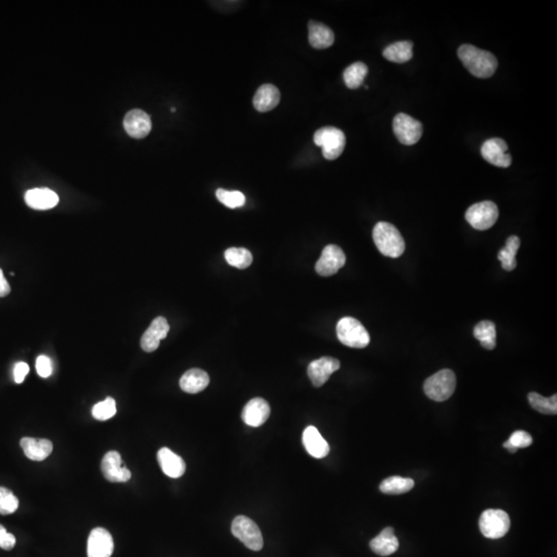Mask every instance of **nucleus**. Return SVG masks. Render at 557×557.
<instances>
[{"label":"nucleus","instance_id":"obj_1","mask_svg":"<svg viewBox=\"0 0 557 557\" xmlns=\"http://www.w3.org/2000/svg\"><path fill=\"white\" fill-rule=\"evenodd\" d=\"M458 54L464 67L475 77L487 79L497 71V59L493 53L480 50L473 45H462Z\"/></svg>","mask_w":557,"mask_h":557},{"label":"nucleus","instance_id":"obj_2","mask_svg":"<svg viewBox=\"0 0 557 557\" xmlns=\"http://www.w3.org/2000/svg\"><path fill=\"white\" fill-rule=\"evenodd\" d=\"M372 239L380 253L387 257L397 258L405 252V241L396 227L390 223H377L372 230Z\"/></svg>","mask_w":557,"mask_h":557},{"label":"nucleus","instance_id":"obj_3","mask_svg":"<svg viewBox=\"0 0 557 557\" xmlns=\"http://www.w3.org/2000/svg\"><path fill=\"white\" fill-rule=\"evenodd\" d=\"M314 143L316 146L322 148V154L325 159L335 161L345 150V133L335 127H323L315 132Z\"/></svg>","mask_w":557,"mask_h":557},{"label":"nucleus","instance_id":"obj_4","mask_svg":"<svg viewBox=\"0 0 557 557\" xmlns=\"http://www.w3.org/2000/svg\"><path fill=\"white\" fill-rule=\"evenodd\" d=\"M337 335L343 345L362 349L370 344V333L366 327L352 317H344L337 322Z\"/></svg>","mask_w":557,"mask_h":557},{"label":"nucleus","instance_id":"obj_5","mask_svg":"<svg viewBox=\"0 0 557 557\" xmlns=\"http://www.w3.org/2000/svg\"><path fill=\"white\" fill-rule=\"evenodd\" d=\"M423 388H425V394L433 401H447L455 391V374L447 368L440 370L425 381Z\"/></svg>","mask_w":557,"mask_h":557},{"label":"nucleus","instance_id":"obj_6","mask_svg":"<svg viewBox=\"0 0 557 557\" xmlns=\"http://www.w3.org/2000/svg\"><path fill=\"white\" fill-rule=\"evenodd\" d=\"M511 521L509 515L503 510H485L479 520L481 532L485 538H501L509 532Z\"/></svg>","mask_w":557,"mask_h":557},{"label":"nucleus","instance_id":"obj_7","mask_svg":"<svg viewBox=\"0 0 557 557\" xmlns=\"http://www.w3.org/2000/svg\"><path fill=\"white\" fill-rule=\"evenodd\" d=\"M231 532L251 550L259 551L263 547V538L259 528L253 520L246 516H237L233 519Z\"/></svg>","mask_w":557,"mask_h":557},{"label":"nucleus","instance_id":"obj_8","mask_svg":"<svg viewBox=\"0 0 557 557\" xmlns=\"http://www.w3.org/2000/svg\"><path fill=\"white\" fill-rule=\"evenodd\" d=\"M499 218V209L495 202L485 200L473 204L466 213V219L473 228L477 230H487L497 223Z\"/></svg>","mask_w":557,"mask_h":557},{"label":"nucleus","instance_id":"obj_9","mask_svg":"<svg viewBox=\"0 0 557 557\" xmlns=\"http://www.w3.org/2000/svg\"><path fill=\"white\" fill-rule=\"evenodd\" d=\"M393 132L399 143L405 146H412L419 142L423 137V126L419 121L409 115L399 112L393 120Z\"/></svg>","mask_w":557,"mask_h":557},{"label":"nucleus","instance_id":"obj_10","mask_svg":"<svg viewBox=\"0 0 557 557\" xmlns=\"http://www.w3.org/2000/svg\"><path fill=\"white\" fill-rule=\"evenodd\" d=\"M345 263L346 255L343 250L337 246L329 245L323 249L315 268L320 276H329L337 274Z\"/></svg>","mask_w":557,"mask_h":557},{"label":"nucleus","instance_id":"obj_11","mask_svg":"<svg viewBox=\"0 0 557 557\" xmlns=\"http://www.w3.org/2000/svg\"><path fill=\"white\" fill-rule=\"evenodd\" d=\"M481 154L483 158L499 167H509L512 163L511 155L508 152L507 143L501 139H488L481 148Z\"/></svg>","mask_w":557,"mask_h":557},{"label":"nucleus","instance_id":"obj_12","mask_svg":"<svg viewBox=\"0 0 557 557\" xmlns=\"http://www.w3.org/2000/svg\"><path fill=\"white\" fill-rule=\"evenodd\" d=\"M102 472L110 482H127L131 478L130 471L124 466L120 453L117 451L108 452L102 458Z\"/></svg>","mask_w":557,"mask_h":557},{"label":"nucleus","instance_id":"obj_13","mask_svg":"<svg viewBox=\"0 0 557 557\" xmlns=\"http://www.w3.org/2000/svg\"><path fill=\"white\" fill-rule=\"evenodd\" d=\"M114 551V540L106 528H96L88 538V557H110Z\"/></svg>","mask_w":557,"mask_h":557},{"label":"nucleus","instance_id":"obj_14","mask_svg":"<svg viewBox=\"0 0 557 557\" xmlns=\"http://www.w3.org/2000/svg\"><path fill=\"white\" fill-rule=\"evenodd\" d=\"M123 125L127 134L133 139H144L152 129L150 116L142 110H132L127 112Z\"/></svg>","mask_w":557,"mask_h":557},{"label":"nucleus","instance_id":"obj_15","mask_svg":"<svg viewBox=\"0 0 557 557\" xmlns=\"http://www.w3.org/2000/svg\"><path fill=\"white\" fill-rule=\"evenodd\" d=\"M341 364L333 357L319 358L309 364L308 375L315 387H321L331 378L333 372L339 370Z\"/></svg>","mask_w":557,"mask_h":557},{"label":"nucleus","instance_id":"obj_16","mask_svg":"<svg viewBox=\"0 0 557 557\" xmlns=\"http://www.w3.org/2000/svg\"><path fill=\"white\" fill-rule=\"evenodd\" d=\"M270 415V407L265 399L256 397L244 407L241 419L251 427H259L265 423Z\"/></svg>","mask_w":557,"mask_h":557},{"label":"nucleus","instance_id":"obj_17","mask_svg":"<svg viewBox=\"0 0 557 557\" xmlns=\"http://www.w3.org/2000/svg\"><path fill=\"white\" fill-rule=\"evenodd\" d=\"M169 331V324L165 317H157L151 323L149 329L145 331L141 340V346L145 352H154L158 349L161 341L167 337Z\"/></svg>","mask_w":557,"mask_h":557},{"label":"nucleus","instance_id":"obj_18","mask_svg":"<svg viewBox=\"0 0 557 557\" xmlns=\"http://www.w3.org/2000/svg\"><path fill=\"white\" fill-rule=\"evenodd\" d=\"M25 202L34 210L46 211L55 208L58 204L59 198L49 188H34L26 192Z\"/></svg>","mask_w":557,"mask_h":557},{"label":"nucleus","instance_id":"obj_19","mask_svg":"<svg viewBox=\"0 0 557 557\" xmlns=\"http://www.w3.org/2000/svg\"><path fill=\"white\" fill-rule=\"evenodd\" d=\"M159 466L169 478H180L186 471V464L181 456L174 453L169 448H163L157 453Z\"/></svg>","mask_w":557,"mask_h":557},{"label":"nucleus","instance_id":"obj_20","mask_svg":"<svg viewBox=\"0 0 557 557\" xmlns=\"http://www.w3.org/2000/svg\"><path fill=\"white\" fill-rule=\"evenodd\" d=\"M303 444L308 453L315 458H323L329 455V443L323 439L318 429L315 427H308L303 433Z\"/></svg>","mask_w":557,"mask_h":557},{"label":"nucleus","instance_id":"obj_21","mask_svg":"<svg viewBox=\"0 0 557 557\" xmlns=\"http://www.w3.org/2000/svg\"><path fill=\"white\" fill-rule=\"evenodd\" d=\"M280 99L281 95L278 88L270 84H264L256 91L253 97V106L258 112H270L278 106Z\"/></svg>","mask_w":557,"mask_h":557},{"label":"nucleus","instance_id":"obj_22","mask_svg":"<svg viewBox=\"0 0 557 557\" xmlns=\"http://www.w3.org/2000/svg\"><path fill=\"white\" fill-rule=\"evenodd\" d=\"M24 453L29 460L34 462H43L46 460L53 451L52 442L46 439H34V438H23L20 442Z\"/></svg>","mask_w":557,"mask_h":557},{"label":"nucleus","instance_id":"obj_23","mask_svg":"<svg viewBox=\"0 0 557 557\" xmlns=\"http://www.w3.org/2000/svg\"><path fill=\"white\" fill-rule=\"evenodd\" d=\"M210 383V377L208 372L200 368H191L182 376L180 380V387L182 390L190 394L202 392L208 387Z\"/></svg>","mask_w":557,"mask_h":557},{"label":"nucleus","instance_id":"obj_24","mask_svg":"<svg viewBox=\"0 0 557 557\" xmlns=\"http://www.w3.org/2000/svg\"><path fill=\"white\" fill-rule=\"evenodd\" d=\"M399 543L392 528H386L370 543V549L380 556H388L396 552Z\"/></svg>","mask_w":557,"mask_h":557},{"label":"nucleus","instance_id":"obj_25","mask_svg":"<svg viewBox=\"0 0 557 557\" xmlns=\"http://www.w3.org/2000/svg\"><path fill=\"white\" fill-rule=\"evenodd\" d=\"M309 42L315 49H327L335 43V34L331 28L316 21L309 22Z\"/></svg>","mask_w":557,"mask_h":557},{"label":"nucleus","instance_id":"obj_26","mask_svg":"<svg viewBox=\"0 0 557 557\" xmlns=\"http://www.w3.org/2000/svg\"><path fill=\"white\" fill-rule=\"evenodd\" d=\"M383 56L391 62H407L413 57V43L405 40L389 45L383 52Z\"/></svg>","mask_w":557,"mask_h":557},{"label":"nucleus","instance_id":"obj_27","mask_svg":"<svg viewBox=\"0 0 557 557\" xmlns=\"http://www.w3.org/2000/svg\"><path fill=\"white\" fill-rule=\"evenodd\" d=\"M519 248V237H516V235H511L506 241L505 247L499 252V255H497L503 270H507V272H512V270H515L516 266H517L516 254H517Z\"/></svg>","mask_w":557,"mask_h":557},{"label":"nucleus","instance_id":"obj_28","mask_svg":"<svg viewBox=\"0 0 557 557\" xmlns=\"http://www.w3.org/2000/svg\"><path fill=\"white\" fill-rule=\"evenodd\" d=\"M474 335L482 347L487 350H493L497 346V329L491 321L484 320L475 327Z\"/></svg>","mask_w":557,"mask_h":557},{"label":"nucleus","instance_id":"obj_29","mask_svg":"<svg viewBox=\"0 0 557 557\" xmlns=\"http://www.w3.org/2000/svg\"><path fill=\"white\" fill-rule=\"evenodd\" d=\"M415 482L411 478L393 476L385 479L380 484V490L386 495H403L413 489Z\"/></svg>","mask_w":557,"mask_h":557},{"label":"nucleus","instance_id":"obj_30","mask_svg":"<svg viewBox=\"0 0 557 557\" xmlns=\"http://www.w3.org/2000/svg\"><path fill=\"white\" fill-rule=\"evenodd\" d=\"M368 69L364 62H355L344 71V82L349 89H357L364 84Z\"/></svg>","mask_w":557,"mask_h":557},{"label":"nucleus","instance_id":"obj_31","mask_svg":"<svg viewBox=\"0 0 557 557\" xmlns=\"http://www.w3.org/2000/svg\"><path fill=\"white\" fill-rule=\"evenodd\" d=\"M224 257L229 265L239 270L249 268L253 261L251 252L245 248H229L225 251Z\"/></svg>","mask_w":557,"mask_h":557},{"label":"nucleus","instance_id":"obj_32","mask_svg":"<svg viewBox=\"0 0 557 557\" xmlns=\"http://www.w3.org/2000/svg\"><path fill=\"white\" fill-rule=\"evenodd\" d=\"M528 401L536 411L547 415H556L557 413V395L550 397H544L536 392H530L528 394Z\"/></svg>","mask_w":557,"mask_h":557},{"label":"nucleus","instance_id":"obj_33","mask_svg":"<svg viewBox=\"0 0 557 557\" xmlns=\"http://www.w3.org/2000/svg\"><path fill=\"white\" fill-rule=\"evenodd\" d=\"M117 413L116 401L112 397L96 403L92 409V416L99 421H106L114 417Z\"/></svg>","mask_w":557,"mask_h":557},{"label":"nucleus","instance_id":"obj_34","mask_svg":"<svg viewBox=\"0 0 557 557\" xmlns=\"http://www.w3.org/2000/svg\"><path fill=\"white\" fill-rule=\"evenodd\" d=\"M216 196L221 204L229 209L241 208L246 204V196L241 191H228V190L218 189Z\"/></svg>","mask_w":557,"mask_h":557},{"label":"nucleus","instance_id":"obj_35","mask_svg":"<svg viewBox=\"0 0 557 557\" xmlns=\"http://www.w3.org/2000/svg\"><path fill=\"white\" fill-rule=\"evenodd\" d=\"M19 507V499L10 489L0 487V514L9 515L15 513Z\"/></svg>","mask_w":557,"mask_h":557},{"label":"nucleus","instance_id":"obj_36","mask_svg":"<svg viewBox=\"0 0 557 557\" xmlns=\"http://www.w3.org/2000/svg\"><path fill=\"white\" fill-rule=\"evenodd\" d=\"M532 438L530 434L524 431H517L512 434L510 439L503 443V447L507 448L511 453H515L519 448H526L532 445Z\"/></svg>","mask_w":557,"mask_h":557},{"label":"nucleus","instance_id":"obj_37","mask_svg":"<svg viewBox=\"0 0 557 557\" xmlns=\"http://www.w3.org/2000/svg\"><path fill=\"white\" fill-rule=\"evenodd\" d=\"M36 372L42 378H48L52 375L53 366L50 357L46 355L38 356L36 359Z\"/></svg>","mask_w":557,"mask_h":557},{"label":"nucleus","instance_id":"obj_38","mask_svg":"<svg viewBox=\"0 0 557 557\" xmlns=\"http://www.w3.org/2000/svg\"><path fill=\"white\" fill-rule=\"evenodd\" d=\"M16 538L13 534H10L5 526L0 524V548L10 551L15 547Z\"/></svg>","mask_w":557,"mask_h":557},{"label":"nucleus","instance_id":"obj_39","mask_svg":"<svg viewBox=\"0 0 557 557\" xmlns=\"http://www.w3.org/2000/svg\"><path fill=\"white\" fill-rule=\"evenodd\" d=\"M29 366H28L26 362H18V364H15V368H14V379H15V382L17 384H21L23 383L24 379L25 377L27 376L28 372H29Z\"/></svg>","mask_w":557,"mask_h":557},{"label":"nucleus","instance_id":"obj_40","mask_svg":"<svg viewBox=\"0 0 557 557\" xmlns=\"http://www.w3.org/2000/svg\"><path fill=\"white\" fill-rule=\"evenodd\" d=\"M10 292H11V286H10L9 282L5 278L3 270L0 268V298L7 296L8 294H10Z\"/></svg>","mask_w":557,"mask_h":557}]
</instances>
